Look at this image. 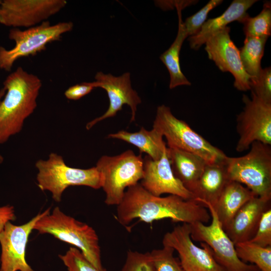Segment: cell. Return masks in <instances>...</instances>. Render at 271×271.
Instances as JSON below:
<instances>
[{
  "instance_id": "obj_1",
  "label": "cell",
  "mask_w": 271,
  "mask_h": 271,
  "mask_svg": "<svg viewBox=\"0 0 271 271\" xmlns=\"http://www.w3.org/2000/svg\"><path fill=\"white\" fill-rule=\"evenodd\" d=\"M122 225H128L134 219L152 223L165 218L174 222L191 224H205L211 220L207 208L194 200H186L174 195L166 197L154 195L140 183L128 188L117 206L116 217Z\"/></svg>"
},
{
  "instance_id": "obj_2",
  "label": "cell",
  "mask_w": 271,
  "mask_h": 271,
  "mask_svg": "<svg viewBox=\"0 0 271 271\" xmlns=\"http://www.w3.org/2000/svg\"><path fill=\"white\" fill-rule=\"evenodd\" d=\"M42 82L36 75L19 67L4 82L6 92L0 101V144L22 130L34 111Z\"/></svg>"
},
{
  "instance_id": "obj_3",
  "label": "cell",
  "mask_w": 271,
  "mask_h": 271,
  "mask_svg": "<svg viewBox=\"0 0 271 271\" xmlns=\"http://www.w3.org/2000/svg\"><path fill=\"white\" fill-rule=\"evenodd\" d=\"M34 229L40 234H50L58 239L74 245L95 267L103 269L98 236L87 224L65 214L56 207L39 219Z\"/></svg>"
},
{
  "instance_id": "obj_4",
  "label": "cell",
  "mask_w": 271,
  "mask_h": 271,
  "mask_svg": "<svg viewBox=\"0 0 271 271\" xmlns=\"http://www.w3.org/2000/svg\"><path fill=\"white\" fill-rule=\"evenodd\" d=\"M238 157H227L229 180L241 184L255 196L271 198V147L259 142Z\"/></svg>"
},
{
  "instance_id": "obj_5",
  "label": "cell",
  "mask_w": 271,
  "mask_h": 271,
  "mask_svg": "<svg viewBox=\"0 0 271 271\" xmlns=\"http://www.w3.org/2000/svg\"><path fill=\"white\" fill-rule=\"evenodd\" d=\"M95 167L101 176L107 205L119 204L126 189L138 184L144 175L141 154L136 155L130 150L116 156H102Z\"/></svg>"
},
{
  "instance_id": "obj_6",
  "label": "cell",
  "mask_w": 271,
  "mask_h": 271,
  "mask_svg": "<svg viewBox=\"0 0 271 271\" xmlns=\"http://www.w3.org/2000/svg\"><path fill=\"white\" fill-rule=\"evenodd\" d=\"M35 166L38 187L50 192L56 202L61 201L64 191L71 186L101 188V176L96 167L85 169L69 167L57 154L52 153L47 160H39Z\"/></svg>"
},
{
  "instance_id": "obj_7",
  "label": "cell",
  "mask_w": 271,
  "mask_h": 271,
  "mask_svg": "<svg viewBox=\"0 0 271 271\" xmlns=\"http://www.w3.org/2000/svg\"><path fill=\"white\" fill-rule=\"evenodd\" d=\"M153 127L165 137L169 148L197 155L208 163L224 160L225 153L192 129L184 120L176 117L164 104L157 107Z\"/></svg>"
},
{
  "instance_id": "obj_8",
  "label": "cell",
  "mask_w": 271,
  "mask_h": 271,
  "mask_svg": "<svg viewBox=\"0 0 271 271\" xmlns=\"http://www.w3.org/2000/svg\"><path fill=\"white\" fill-rule=\"evenodd\" d=\"M73 28L71 22H61L52 25L48 21L22 30L12 28L9 38L15 43V46L8 50L0 46V69L9 72L18 59L31 56L46 49L50 43L58 41L62 36Z\"/></svg>"
},
{
  "instance_id": "obj_9",
  "label": "cell",
  "mask_w": 271,
  "mask_h": 271,
  "mask_svg": "<svg viewBox=\"0 0 271 271\" xmlns=\"http://www.w3.org/2000/svg\"><path fill=\"white\" fill-rule=\"evenodd\" d=\"M197 202L207 208L211 222L208 225L200 222L189 224L192 239L207 244L216 261L226 271L258 270L255 265L247 264L238 258L235 245L225 232L212 205L203 201Z\"/></svg>"
},
{
  "instance_id": "obj_10",
  "label": "cell",
  "mask_w": 271,
  "mask_h": 271,
  "mask_svg": "<svg viewBox=\"0 0 271 271\" xmlns=\"http://www.w3.org/2000/svg\"><path fill=\"white\" fill-rule=\"evenodd\" d=\"M251 94L250 98L243 95L244 107L236 117V150L239 153L248 150L254 142L271 145V103Z\"/></svg>"
},
{
  "instance_id": "obj_11",
  "label": "cell",
  "mask_w": 271,
  "mask_h": 271,
  "mask_svg": "<svg viewBox=\"0 0 271 271\" xmlns=\"http://www.w3.org/2000/svg\"><path fill=\"white\" fill-rule=\"evenodd\" d=\"M163 246L170 247L179 255L180 263L184 271H226L214 258L209 246L200 242L197 246L191 237L189 224L174 227L164 235Z\"/></svg>"
},
{
  "instance_id": "obj_12",
  "label": "cell",
  "mask_w": 271,
  "mask_h": 271,
  "mask_svg": "<svg viewBox=\"0 0 271 271\" xmlns=\"http://www.w3.org/2000/svg\"><path fill=\"white\" fill-rule=\"evenodd\" d=\"M65 0H4L0 24L13 28H29L47 21L66 5Z\"/></svg>"
},
{
  "instance_id": "obj_13",
  "label": "cell",
  "mask_w": 271,
  "mask_h": 271,
  "mask_svg": "<svg viewBox=\"0 0 271 271\" xmlns=\"http://www.w3.org/2000/svg\"><path fill=\"white\" fill-rule=\"evenodd\" d=\"M50 210L49 208L21 225H14L10 221L6 224L0 232V271H35L26 259L28 238L37 221Z\"/></svg>"
},
{
  "instance_id": "obj_14",
  "label": "cell",
  "mask_w": 271,
  "mask_h": 271,
  "mask_svg": "<svg viewBox=\"0 0 271 271\" xmlns=\"http://www.w3.org/2000/svg\"><path fill=\"white\" fill-rule=\"evenodd\" d=\"M230 27H226L210 37L205 44V50L209 59L221 71L229 72L233 76V85L236 89L250 90L251 77L243 67L239 50L230 38Z\"/></svg>"
},
{
  "instance_id": "obj_15",
  "label": "cell",
  "mask_w": 271,
  "mask_h": 271,
  "mask_svg": "<svg viewBox=\"0 0 271 271\" xmlns=\"http://www.w3.org/2000/svg\"><path fill=\"white\" fill-rule=\"evenodd\" d=\"M95 81L92 82L95 88L100 87L106 91L109 105L103 114L87 123L86 129H90L98 122L115 116L124 104L128 105L131 109L130 122L134 121L137 106L142 100L131 87L130 73L126 72L119 76H114L111 74L98 72L95 74Z\"/></svg>"
},
{
  "instance_id": "obj_16",
  "label": "cell",
  "mask_w": 271,
  "mask_h": 271,
  "mask_svg": "<svg viewBox=\"0 0 271 271\" xmlns=\"http://www.w3.org/2000/svg\"><path fill=\"white\" fill-rule=\"evenodd\" d=\"M144 175L141 186L152 194L161 196L169 194L186 200H194L193 194L175 176L168 155L167 148L160 159L143 158Z\"/></svg>"
},
{
  "instance_id": "obj_17",
  "label": "cell",
  "mask_w": 271,
  "mask_h": 271,
  "mask_svg": "<svg viewBox=\"0 0 271 271\" xmlns=\"http://www.w3.org/2000/svg\"><path fill=\"white\" fill-rule=\"evenodd\" d=\"M270 200L254 196L237 211L224 229L234 245L249 241L253 237L262 214L270 208Z\"/></svg>"
},
{
  "instance_id": "obj_18",
  "label": "cell",
  "mask_w": 271,
  "mask_h": 271,
  "mask_svg": "<svg viewBox=\"0 0 271 271\" xmlns=\"http://www.w3.org/2000/svg\"><path fill=\"white\" fill-rule=\"evenodd\" d=\"M256 0H234L220 16L208 19L204 23L199 31L195 35L189 37L190 47L198 50L212 35L222 30L233 21L241 23L248 15L247 11Z\"/></svg>"
},
{
  "instance_id": "obj_19",
  "label": "cell",
  "mask_w": 271,
  "mask_h": 271,
  "mask_svg": "<svg viewBox=\"0 0 271 271\" xmlns=\"http://www.w3.org/2000/svg\"><path fill=\"white\" fill-rule=\"evenodd\" d=\"M168 155L175 176L192 194L208 163L201 157L167 147Z\"/></svg>"
},
{
  "instance_id": "obj_20",
  "label": "cell",
  "mask_w": 271,
  "mask_h": 271,
  "mask_svg": "<svg viewBox=\"0 0 271 271\" xmlns=\"http://www.w3.org/2000/svg\"><path fill=\"white\" fill-rule=\"evenodd\" d=\"M227 157L223 160L206 164L193 192L194 200L205 201L212 205L215 203L230 181L226 169Z\"/></svg>"
},
{
  "instance_id": "obj_21",
  "label": "cell",
  "mask_w": 271,
  "mask_h": 271,
  "mask_svg": "<svg viewBox=\"0 0 271 271\" xmlns=\"http://www.w3.org/2000/svg\"><path fill=\"white\" fill-rule=\"evenodd\" d=\"M254 196H256L241 184L231 181L228 182L212 205L223 229L242 206Z\"/></svg>"
},
{
  "instance_id": "obj_22",
  "label": "cell",
  "mask_w": 271,
  "mask_h": 271,
  "mask_svg": "<svg viewBox=\"0 0 271 271\" xmlns=\"http://www.w3.org/2000/svg\"><path fill=\"white\" fill-rule=\"evenodd\" d=\"M163 137L157 129L153 127L148 130L144 127L134 132L119 130L107 136L108 138L120 140L133 145L139 149L141 154L145 153L154 160L160 159L167 148Z\"/></svg>"
},
{
  "instance_id": "obj_23",
  "label": "cell",
  "mask_w": 271,
  "mask_h": 271,
  "mask_svg": "<svg viewBox=\"0 0 271 271\" xmlns=\"http://www.w3.org/2000/svg\"><path fill=\"white\" fill-rule=\"evenodd\" d=\"M178 15V31L177 36L169 48L160 57L167 68L170 76L169 88L181 85H191V82L182 73L180 64V53L183 43L188 37L181 17V9H177Z\"/></svg>"
},
{
  "instance_id": "obj_24",
  "label": "cell",
  "mask_w": 271,
  "mask_h": 271,
  "mask_svg": "<svg viewBox=\"0 0 271 271\" xmlns=\"http://www.w3.org/2000/svg\"><path fill=\"white\" fill-rule=\"evenodd\" d=\"M267 38L245 37L243 46L239 50L243 67L251 78H256L261 69V60Z\"/></svg>"
},
{
  "instance_id": "obj_25",
  "label": "cell",
  "mask_w": 271,
  "mask_h": 271,
  "mask_svg": "<svg viewBox=\"0 0 271 271\" xmlns=\"http://www.w3.org/2000/svg\"><path fill=\"white\" fill-rule=\"evenodd\" d=\"M238 258L257 266L260 271H271V246L262 247L249 241L235 245Z\"/></svg>"
},
{
  "instance_id": "obj_26",
  "label": "cell",
  "mask_w": 271,
  "mask_h": 271,
  "mask_svg": "<svg viewBox=\"0 0 271 271\" xmlns=\"http://www.w3.org/2000/svg\"><path fill=\"white\" fill-rule=\"evenodd\" d=\"M245 37H267L271 34V5L270 2L264 3L261 12L254 17L247 15L241 22Z\"/></svg>"
},
{
  "instance_id": "obj_27",
  "label": "cell",
  "mask_w": 271,
  "mask_h": 271,
  "mask_svg": "<svg viewBox=\"0 0 271 271\" xmlns=\"http://www.w3.org/2000/svg\"><path fill=\"white\" fill-rule=\"evenodd\" d=\"M174 251L173 248L163 246L150 252L156 271H184L175 257Z\"/></svg>"
},
{
  "instance_id": "obj_28",
  "label": "cell",
  "mask_w": 271,
  "mask_h": 271,
  "mask_svg": "<svg viewBox=\"0 0 271 271\" xmlns=\"http://www.w3.org/2000/svg\"><path fill=\"white\" fill-rule=\"evenodd\" d=\"M59 257L68 271H107L104 268L99 269L95 267L75 247H70L64 254H60Z\"/></svg>"
},
{
  "instance_id": "obj_29",
  "label": "cell",
  "mask_w": 271,
  "mask_h": 271,
  "mask_svg": "<svg viewBox=\"0 0 271 271\" xmlns=\"http://www.w3.org/2000/svg\"><path fill=\"white\" fill-rule=\"evenodd\" d=\"M119 271H156L150 252L129 250L124 264Z\"/></svg>"
},
{
  "instance_id": "obj_30",
  "label": "cell",
  "mask_w": 271,
  "mask_h": 271,
  "mask_svg": "<svg viewBox=\"0 0 271 271\" xmlns=\"http://www.w3.org/2000/svg\"><path fill=\"white\" fill-rule=\"evenodd\" d=\"M252 93L265 102L271 103V67L260 70L258 76L250 79Z\"/></svg>"
},
{
  "instance_id": "obj_31",
  "label": "cell",
  "mask_w": 271,
  "mask_h": 271,
  "mask_svg": "<svg viewBox=\"0 0 271 271\" xmlns=\"http://www.w3.org/2000/svg\"><path fill=\"white\" fill-rule=\"evenodd\" d=\"M222 2V0H211L196 13L186 19L183 25L188 37L194 36L199 31L209 13Z\"/></svg>"
},
{
  "instance_id": "obj_32",
  "label": "cell",
  "mask_w": 271,
  "mask_h": 271,
  "mask_svg": "<svg viewBox=\"0 0 271 271\" xmlns=\"http://www.w3.org/2000/svg\"><path fill=\"white\" fill-rule=\"evenodd\" d=\"M249 242L262 247L271 246V208L262 214L257 231Z\"/></svg>"
},
{
  "instance_id": "obj_33",
  "label": "cell",
  "mask_w": 271,
  "mask_h": 271,
  "mask_svg": "<svg viewBox=\"0 0 271 271\" xmlns=\"http://www.w3.org/2000/svg\"><path fill=\"white\" fill-rule=\"evenodd\" d=\"M94 88L92 82H83L69 87L65 91L64 95L68 99L76 100L90 93Z\"/></svg>"
},
{
  "instance_id": "obj_34",
  "label": "cell",
  "mask_w": 271,
  "mask_h": 271,
  "mask_svg": "<svg viewBox=\"0 0 271 271\" xmlns=\"http://www.w3.org/2000/svg\"><path fill=\"white\" fill-rule=\"evenodd\" d=\"M16 219L14 207L9 205L0 207V232L3 230L6 224Z\"/></svg>"
},
{
  "instance_id": "obj_35",
  "label": "cell",
  "mask_w": 271,
  "mask_h": 271,
  "mask_svg": "<svg viewBox=\"0 0 271 271\" xmlns=\"http://www.w3.org/2000/svg\"><path fill=\"white\" fill-rule=\"evenodd\" d=\"M5 92H6L5 89L4 87H3L0 90V101H1V100L2 99V98H3V97L4 96L5 94Z\"/></svg>"
},
{
  "instance_id": "obj_36",
  "label": "cell",
  "mask_w": 271,
  "mask_h": 271,
  "mask_svg": "<svg viewBox=\"0 0 271 271\" xmlns=\"http://www.w3.org/2000/svg\"><path fill=\"white\" fill-rule=\"evenodd\" d=\"M3 160H4V158H3V156H2V155L0 153V164L1 163H2V162L3 161Z\"/></svg>"
},
{
  "instance_id": "obj_37",
  "label": "cell",
  "mask_w": 271,
  "mask_h": 271,
  "mask_svg": "<svg viewBox=\"0 0 271 271\" xmlns=\"http://www.w3.org/2000/svg\"><path fill=\"white\" fill-rule=\"evenodd\" d=\"M1 2H2V1L0 0V4H1Z\"/></svg>"
},
{
  "instance_id": "obj_38",
  "label": "cell",
  "mask_w": 271,
  "mask_h": 271,
  "mask_svg": "<svg viewBox=\"0 0 271 271\" xmlns=\"http://www.w3.org/2000/svg\"><path fill=\"white\" fill-rule=\"evenodd\" d=\"M257 271H260L259 270H257Z\"/></svg>"
}]
</instances>
